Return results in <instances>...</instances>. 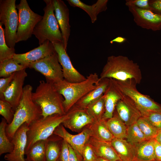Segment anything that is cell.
Returning a JSON list of instances; mask_svg holds the SVG:
<instances>
[{
  "label": "cell",
  "mask_w": 161,
  "mask_h": 161,
  "mask_svg": "<svg viewBox=\"0 0 161 161\" xmlns=\"http://www.w3.org/2000/svg\"><path fill=\"white\" fill-rule=\"evenodd\" d=\"M67 1L70 6L79 7L86 12L89 16L93 23L97 20V16L99 13L107 10L108 1V0H98L95 3L91 5H87L79 0Z\"/></svg>",
  "instance_id": "obj_23"
},
{
  "label": "cell",
  "mask_w": 161,
  "mask_h": 161,
  "mask_svg": "<svg viewBox=\"0 0 161 161\" xmlns=\"http://www.w3.org/2000/svg\"><path fill=\"white\" fill-rule=\"evenodd\" d=\"M16 6L18 10V19L17 43L26 41L31 37L35 27L42 19L43 16L33 12L26 0H21Z\"/></svg>",
  "instance_id": "obj_9"
},
{
  "label": "cell",
  "mask_w": 161,
  "mask_h": 161,
  "mask_svg": "<svg viewBox=\"0 0 161 161\" xmlns=\"http://www.w3.org/2000/svg\"><path fill=\"white\" fill-rule=\"evenodd\" d=\"M154 139L157 142L161 144V129L159 130Z\"/></svg>",
  "instance_id": "obj_46"
},
{
  "label": "cell",
  "mask_w": 161,
  "mask_h": 161,
  "mask_svg": "<svg viewBox=\"0 0 161 161\" xmlns=\"http://www.w3.org/2000/svg\"><path fill=\"white\" fill-rule=\"evenodd\" d=\"M88 142L98 157L111 161H121L111 142L99 141L91 137Z\"/></svg>",
  "instance_id": "obj_21"
},
{
  "label": "cell",
  "mask_w": 161,
  "mask_h": 161,
  "mask_svg": "<svg viewBox=\"0 0 161 161\" xmlns=\"http://www.w3.org/2000/svg\"><path fill=\"white\" fill-rule=\"evenodd\" d=\"M110 81V78L101 79L95 89L90 91L81 98L74 106L79 109H85L90 103L104 94L109 84Z\"/></svg>",
  "instance_id": "obj_24"
},
{
  "label": "cell",
  "mask_w": 161,
  "mask_h": 161,
  "mask_svg": "<svg viewBox=\"0 0 161 161\" xmlns=\"http://www.w3.org/2000/svg\"><path fill=\"white\" fill-rule=\"evenodd\" d=\"M71 113L70 109L65 114H54L44 118L42 117L32 123L28 126L27 133L25 154L36 142L50 137L57 127L69 117Z\"/></svg>",
  "instance_id": "obj_5"
},
{
  "label": "cell",
  "mask_w": 161,
  "mask_h": 161,
  "mask_svg": "<svg viewBox=\"0 0 161 161\" xmlns=\"http://www.w3.org/2000/svg\"><path fill=\"white\" fill-rule=\"evenodd\" d=\"M85 109L95 121L102 119L105 112L104 94L90 103Z\"/></svg>",
  "instance_id": "obj_28"
},
{
  "label": "cell",
  "mask_w": 161,
  "mask_h": 161,
  "mask_svg": "<svg viewBox=\"0 0 161 161\" xmlns=\"http://www.w3.org/2000/svg\"><path fill=\"white\" fill-rule=\"evenodd\" d=\"M101 79L97 73H94L90 74L85 80L81 82L70 83L64 79L54 84L64 97L63 104L65 112H68L79 100L95 89Z\"/></svg>",
  "instance_id": "obj_4"
},
{
  "label": "cell",
  "mask_w": 161,
  "mask_h": 161,
  "mask_svg": "<svg viewBox=\"0 0 161 161\" xmlns=\"http://www.w3.org/2000/svg\"><path fill=\"white\" fill-rule=\"evenodd\" d=\"M25 161H30L26 158H25Z\"/></svg>",
  "instance_id": "obj_48"
},
{
  "label": "cell",
  "mask_w": 161,
  "mask_h": 161,
  "mask_svg": "<svg viewBox=\"0 0 161 161\" xmlns=\"http://www.w3.org/2000/svg\"><path fill=\"white\" fill-rule=\"evenodd\" d=\"M106 124L114 137L126 138L127 127L120 119L116 112L112 118L106 120Z\"/></svg>",
  "instance_id": "obj_27"
},
{
  "label": "cell",
  "mask_w": 161,
  "mask_h": 161,
  "mask_svg": "<svg viewBox=\"0 0 161 161\" xmlns=\"http://www.w3.org/2000/svg\"><path fill=\"white\" fill-rule=\"evenodd\" d=\"M115 109L120 119L127 127L136 123L142 116L134 102L124 94L117 103Z\"/></svg>",
  "instance_id": "obj_16"
},
{
  "label": "cell",
  "mask_w": 161,
  "mask_h": 161,
  "mask_svg": "<svg viewBox=\"0 0 161 161\" xmlns=\"http://www.w3.org/2000/svg\"><path fill=\"white\" fill-rule=\"evenodd\" d=\"M56 52L52 43L47 40L38 47L26 53H15L12 58L18 64L28 68L30 64L42 59Z\"/></svg>",
  "instance_id": "obj_14"
},
{
  "label": "cell",
  "mask_w": 161,
  "mask_h": 161,
  "mask_svg": "<svg viewBox=\"0 0 161 161\" xmlns=\"http://www.w3.org/2000/svg\"><path fill=\"white\" fill-rule=\"evenodd\" d=\"M150 10L153 13L161 15V0L149 1Z\"/></svg>",
  "instance_id": "obj_42"
},
{
  "label": "cell",
  "mask_w": 161,
  "mask_h": 161,
  "mask_svg": "<svg viewBox=\"0 0 161 161\" xmlns=\"http://www.w3.org/2000/svg\"><path fill=\"white\" fill-rule=\"evenodd\" d=\"M52 1L55 16L61 30L63 44L64 48L66 50L70 32V26L69 22V9L62 0Z\"/></svg>",
  "instance_id": "obj_18"
},
{
  "label": "cell",
  "mask_w": 161,
  "mask_h": 161,
  "mask_svg": "<svg viewBox=\"0 0 161 161\" xmlns=\"http://www.w3.org/2000/svg\"><path fill=\"white\" fill-rule=\"evenodd\" d=\"M126 6L137 25L154 31L161 29V15L154 13L150 10L141 9L133 5Z\"/></svg>",
  "instance_id": "obj_12"
},
{
  "label": "cell",
  "mask_w": 161,
  "mask_h": 161,
  "mask_svg": "<svg viewBox=\"0 0 161 161\" xmlns=\"http://www.w3.org/2000/svg\"><path fill=\"white\" fill-rule=\"evenodd\" d=\"M57 161H60L59 159V158Z\"/></svg>",
  "instance_id": "obj_50"
},
{
  "label": "cell",
  "mask_w": 161,
  "mask_h": 161,
  "mask_svg": "<svg viewBox=\"0 0 161 161\" xmlns=\"http://www.w3.org/2000/svg\"><path fill=\"white\" fill-rule=\"evenodd\" d=\"M27 74L24 69L16 72L14 78L4 93V100L12 106L15 112L23 94V85Z\"/></svg>",
  "instance_id": "obj_15"
},
{
  "label": "cell",
  "mask_w": 161,
  "mask_h": 161,
  "mask_svg": "<svg viewBox=\"0 0 161 161\" xmlns=\"http://www.w3.org/2000/svg\"><path fill=\"white\" fill-rule=\"evenodd\" d=\"M46 6L44 16L35 27L33 34L38 40L39 45L47 40L51 42H62L61 32L54 13L52 0H44Z\"/></svg>",
  "instance_id": "obj_6"
},
{
  "label": "cell",
  "mask_w": 161,
  "mask_h": 161,
  "mask_svg": "<svg viewBox=\"0 0 161 161\" xmlns=\"http://www.w3.org/2000/svg\"><path fill=\"white\" fill-rule=\"evenodd\" d=\"M155 153L156 160L158 161H161V144L155 140Z\"/></svg>",
  "instance_id": "obj_44"
},
{
  "label": "cell",
  "mask_w": 161,
  "mask_h": 161,
  "mask_svg": "<svg viewBox=\"0 0 161 161\" xmlns=\"http://www.w3.org/2000/svg\"><path fill=\"white\" fill-rule=\"evenodd\" d=\"M33 101L40 107L43 118L54 114H65L64 99L53 83L40 81L36 90L32 94Z\"/></svg>",
  "instance_id": "obj_3"
},
{
  "label": "cell",
  "mask_w": 161,
  "mask_h": 161,
  "mask_svg": "<svg viewBox=\"0 0 161 161\" xmlns=\"http://www.w3.org/2000/svg\"><path fill=\"white\" fill-rule=\"evenodd\" d=\"M0 22V62L12 58L15 53L14 48L9 47L7 45L5 38L4 30Z\"/></svg>",
  "instance_id": "obj_35"
},
{
  "label": "cell",
  "mask_w": 161,
  "mask_h": 161,
  "mask_svg": "<svg viewBox=\"0 0 161 161\" xmlns=\"http://www.w3.org/2000/svg\"><path fill=\"white\" fill-rule=\"evenodd\" d=\"M82 157L84 161H96L98 157L88 142L84 147Z\"/></svg>",
  "instance_id": "obj_38"
},
{
  "label": "cell",
  "mask_w": 161,
  "mask_h": 161,
  "mask_svg": "<svg viewBox=\"0 0 161 161\" xmlns=\"http://www.w3.org/2000/svg\"><path fill=\"white\" fill-rule=\"evenodd\" d=\"M53 134L66 142L74 150L79 158L82 160V153L84 147L91 137L87 127L79 134H72L68 132L61 124L56 129Z\"/></svg>",
  "instance_id": "obj_13"
},
{
  "label": "cell",
  "mask_w": 161,
  "mask_h": 161,
  "mask_svg": "<svg viewBox=\"0 0 161 161\" xmlns=\"http://www.w3.org/2000/svg\"><path fill=\"white\" fill-rule=\"evenodd\" d=\"M47 139L38 141L31 147L26 154L30 161H46L45 151Z\"/></svg>",
  "instance_id": "obj_29"
},
{
  "label": "cell",
  "mask_w": 161,
  "mask_h": 161,
  "mask_svg": "<svg viewBox=\"0 0 161 161\" xmlns=\"http://www.w3.org/2000/svg\"><path fill=\"white\" fill-rule=\"evenodd\" d=\"M28 68L40 72L45 77L46 81L48 82L55 84L64 79L62 68L56 52L30 64Z\"/></svg>",
  "instance_id": "obj_10"
},
{
  "label": "cell",
  "mask_w": 161,
  "mask_h": 161,
  "mask_svg": "<svg viewBox=\"0 0 161 161\" xmlns=\"http://www.w3.org/2000/svg\"><path fill=\"white\" fill-rule=\"evenodd\" d=\"M16 72L13 73L7 77L1 78L0 79V100H4V93L13 79Z\"/></svg>",
  "instance_id": "obj_39"
},
{
  "label": "cell",
  "mask_w": 161,
  "mask_h": 161,
  "mask_svg": "<svg viewBox=\"0 0 161 161\" xmlns=\"http://www.w3.org/2000/svg\"><path fill=\"white\" fill-rule=\"evenodd\" d=\"M52 43L57 54L58 61L62 68L64 79L72 83L79 82L85 80L86 78L78 72L72 65L62 42Z\"/></svg>",
  "instance_id": "obj_11"
},
{
  "label": "cell",
  "mask_w": 161,
  "mask_h": 161,
  "mask_svg": "<svg viewBox=\"0 0 161 161\" xmlns=\"http://www.w3.org/2000/svg\"><path fill=\"white\" fill-rule=\"evenodd\" d=\"M137 123L147 140L154 139L159 130L145 118L141 116L138 119Z\"/></svg>",
  "instance_id": "obj_34"
},
{
  "label": "cell",
  "mask_w": 161,
  "mask_h": 161,
  "mask_svg": "<svg viewBox=\"0 0 161 161\" xmlns=\"http://www.w3.org/2000/svg\"><path fill=\"white\" fill-rule=\"evenodd\" d=\"M106 120L102 119L94 121L86 126L89 130L91 137L99 141L111 142L114 137L107 127Z\"/></svg>",
  "instance_id": "obj_25"
},
{
  "label": "cell",
  "mask_w": 161,
  "mask_h": 161,
  "mask_svg": "<svg viewBox=\"0 0 161 161\" xmlns=\"http://www.w3.org/2000/svg\"><path fill=\"white\" fill-rule=\"evenodd\" d=\"M126 39L122 37H118L115 39H113L110 42L112 43L113 42H116L118 43H122L124 42L126 40Z\"/></svg>",
  "instance_id": "obj_45"
},
{
  "label": "cell",
  "mask_w": 161,
  "mask_h": 161,
  "mask_svg": "<svg viewBox=\"0 0 161 161\" xmlns=\"http://www.w3.org/2000/svg\"><path fill=\"white\" fill-rule=\"evenodd\" d=\"M7 123L4 118L2 119L0 123V155L11 152L14 146L7 137L6 132Z\"/></svg>",
  "instance_id": "obj_32"
},
{
  "label": "cell",
  "mask_w": 161,
  "mask_h": 161,
  "mask_svg": "<svg viewBox=\"0 0 161 161\" xmlns=\"http://www.w3.org/2000/svg\"><path fill=\"white\" fill-rule=\"evenodd\" d=\"M115 80L120 89L124 95L132 100L141 114L149 112L161 113V105L154 101L149 96L140 92L137 89V83L134 80L129 79L124 81Z\"/></svg>",
  "instance_id": "obj_8"
},
{
  "label": "cell",
  "mask_w": 161,
  "mask_h": 161,
  "mask_svg": "<svg viewBox=\"0 0 161 161\" xmlns=\"http://www.w3.org/2000/svg\"><path fill=\"white\" fill-rule=\"evenodd\" d=\"M110 79L109 84L104 94L105 112L102 119L105 120L113 117L117 104L123 95L117 86L115 80Z\"/></svg>",
  "instance_id": "obj_20"
},
{
  "label": "cell",
  "mask_w": 161,
  "mask_h": 161,
  "mask_svg": "<svg viewBox=\"0 0 161 161\" xmlns=\"http://www.w3.org/2000/svg\"><path fill=\"white\" fill-rule=\"evenodd\" d=\"M135 161H140L136 160ZM158 161L157 160H152V161Z\"/></svg>",
  "instance_id": "obj_49"
},
{
  "label": "cell",
  "mask_w": 161,
  "mask_h": 161,
  "mask_svg": "<svg viewBox=\"0 0 161 161\" xmlns=\"http://www.w3.org/2000/svg\"><path fill=\"white\" fill-rule=\"evenodd\" d=\"M100 78H112L124 81L134 80L140 84L142 75L139 66L126 56L111 55L107 58L103 68Z\"/></svg>",
  "instance_id": "obj_2"
},
{
  "label": "cell",
  "mask_w": 161,
  "mask_h": 161,
  "mask_svg": "<svg viewBox=\"0 0 161 161\" xmlns=\"http://www.w3.org/2000/svg\"><path fill=\"white\" fill-rule=\"evenodd\" d=\"M71 109V113L69 117L62 124L64 127L72 131L79 132L95 121L86 109H79L73 106Z\"/></svg>",
  "instance_id": "obj_19"
},
{
  "label": "cell",
  "mask_w": 161,
  "mask_h": 161,
  "mask_svg": "<svg viewBox=\"0 0 161 161\" xmlns=\"http://www.w3.org/2000/svg\"><path fill=\"white\" fill-rule=\"evenodd\" d=\"M149 0H127L126 5L131 4L138 8L144 10H150Z\"/></svg>",
  "instance_id": "obj_40"
},
{
  "label": "cell",
  "mask_w": 161,
  "mask_h": 161,
  "mask_svg": "<svg viewBox=\"0 0 161 161\" xmlns=\"http://www.w3.org/2000/svg\"><path fill=\"white\" fill-rule=\"evenodd\" d=\"M50 137L47 139L46 146V161H57L59 158L61 147L58 142Z\"/></svg>",
  "instance_id": "obj_33"
},
{
  "label": "cell",
  "mask_w": 161,
  "mask_h": 161,
  "mask_svg": "<svg viewBox=\"0 0 161 161\" xmlns=\"http://www.w3.org/2000/svg\"><path fill=\"white\" fill-rule=\"evenodd\" d=\"M32 87L30 84L24 86L23 95L16 108L12 122L7 124L6 134L11 141L17 130L24 123L29 126L32 123L42 117L40 107L32 98Z\"/></svg>",
  "instance_id": "obj_1"
},
{
  "label": "cell",
  "mask_w": 161,
  "mask_h": 161,
  "mask_svg": "<svg viewBox=\"0 0 161 161\" xmlns=\"http://www.w3.org/2000/svg\"><path fill=\"white\" fill-rule=\"evenodd\" d=\"M96 161H111L103 158L98 157Z\"/></svg>",
  "instance_id": "obj_47"
},
{
  "label": "cell",
  "mask_w": 161,
  "mask_h": 161,
  "mask_svg": "<svg viewBox=\"0 0 161 161\" xmlns=\"http://www.w3.org/2000/svg\"><path fill=\"white\" fill-rule=\"evenodd\" d=\"M69 150L68 143L63 140L59 159L60 161H69Z\"/></svg>",
  "instance_id": "obj_41"
},
{
  "label": "cell",
  "mask_w": 161,
  "mask_h": 161,
  "mask_svg": "<svg viewBox=\"0 0 161 161\" xmlns=\"http://www.w3.org/2000/svg\"></svg>",
  "instance_id": "obj_51"
},
{
  "label": "cell",
  "mask_w": 161,
  "mask_h": 161,
  "mask_svg": "<svg viewBox=\"0 0 161 161\" xmlns=\"http://www.w3.org/2000/svg\"><path fill=\"white\" fill-rule=\"evenodd\" d=\"M141 115L158 130L161 129V113L149 112L142 113Z\"/></svg>",
  "instance_id": "obj_37"
},
{
  "label": "cell",
  "mask_w": 161,
  "mask_h": 161,
  "mask_svg": "<svg viewBox=\"0 0 161 161\" xmlns=\"http://www.w3.org/2000/svg\"><path fill=\"white\" fill-rule=\"evenodd\" d=\"M155 140H147L136 147V160L151 161L156 160Z\"/></svg>",
  "instance_id": "obj_26"
},
{
  "label": "cell",
  "mask_w": 161,
  "mask_h": 161,
  "mask_svg": "<svg viewBox=\"0 0 161 161\" xmlns=\"http://www.w3.org/2000/svg\"><path fill=\"white\" fill-rule=\"evenodd\" d=\"M16 0H0V22L5 26L6 43L10 48H14L18 23Z\"/></svg>",
  "instance_id": "obj_7"
},
{
  "label": "cell",
  "mask_w": 161,
  "mask_h": 161,
  "mask_svg": "<svg viewBox=\"0 0 161 161\" xmlns=\"http://www.w3.org/2000/svg\"><path fill=\"white\" fill-rule=\"evenodd\" d=\"M111 144L121 161H135L136 147L129 143L126 140L114 137Z\"/></svg>",
  "instance_id": "obj_22"
},
{
  "label": "cell",
  "mask_w": 161,
  "mask_h": 161,
  "mask_svg": "<svg viewBox=\"0 0 161 161\" xmlns=\"http://www.w3.org/2000/svg\"><path fill=\"white\" fill-rule=\"evenodd\" d=\"M69 161H82L78 157L75 152L73 148L69 144Z\"/></svg>",
  "instance_id": "obj_43"
},
{
  "label": "cell",
  "mask_w": 161,
  "mask_h": 161,
  "mask_svg": "<svg viewBox=\"0 0 161 161\" xmlns=\"http://www.w3.org/2000/svg\"><path fill=\"white\" fill-rule=\"evenodd\" d=\"M27 67L18 64L13 58L0 62V77L6 78L13 73L26 69Z\"/></svg>",
  "instance_id": "obj_31"
},
{
  "label": "cell",
  "mask_w": 161,
  "mask_h": 161,
  "mask_svg": "<svg viewBox=\"0 0 161 161\" xmlns=\"http://www.w3.org/2000/svg\"><path fill=\"white\" fill-rule=\"evenodd\" d=\"M15 112L12 106L5 100H0V114L6 120L8 124L13 121Z\"/></svg>",
  "instance_id": "obj_36"
},
{
  "label": "cell",
  "mask_w": 161,
  "mask_h": 161,
  "mask_svg": "<svg viewBox=\"0 0 161 161\" xmlns=\"http://www.w3.org/2000/svg\"><path fill=\"white\" fill-rule=\"evenodd\" d=\"M126 139L129 143L136 147L147 140L137 122L127 126Z\"/></svg>",
  "instance_id": "obj_30"
},
{
  "label": "cell",
  "mask_w": 161,
  "mask_h": 161,
  "mask_svg": "<svg viewBox=\"0 0 161 161\" xmlns=\"http://www.w3.org/2000/svg\"><path fill=\"white\" fill-rule=\"evenodd\" d=\"M28 126L26 123L21 125L17 130L11 141L13 143V149L10 153L4 156L7 161H25L24 158L27 142V132Z\"/></svg>",
  "instance_id": "obj_17"
}]
</instances>
